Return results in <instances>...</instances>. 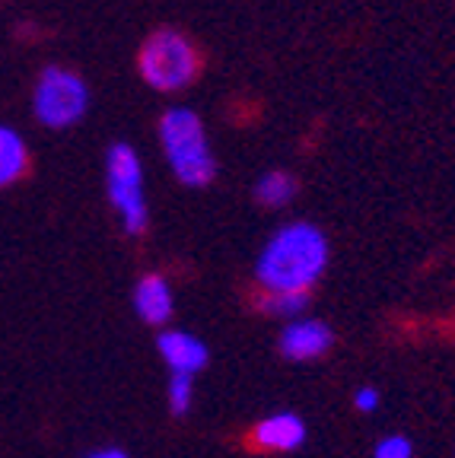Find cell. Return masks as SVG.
<instances>
[{"label": "cell", "instance_id": "obj_9", "mask_svg": "<svg viewBox=\"0 0 455 458\" xmlns=\"http://www.w3.org/2000/svg\"><path fill=\"white\" fill-rule=\"evenodd\" d=\"M131 306H134L137 318L150 328H166L172 322V312H176V296H172V286L166 284L163 274H143L134 286V296H131Z\"/></svg>", "mask_w": 455, "mask_h": 458}, {"label": "cell", "instance_id": "obj_1", "mask_svg": "<svg viewBox=\"0 0 455 458\" xmlns=\"http://www.w3.org/2000/svg\"><path fill=\"white\" fill-rule=\"evenodd\" d=\"M331 245L322 226L293 220L264 242L255 258V280L264 293H313L325 274Z\"/></svg>", "mask_w": 455, "mask_h": 458}, {"label": "cell", "instance_id": "obj_6", "mask_svg": "<svg viewBox=\"0 0 455 458\" xmlns=\"http://www.w3.org/2000/svg\"><path fill=\"white\" fill-rule=\"evenodd\" d=\"M335 347V331L322 318H293L280 328L278 353L290 363H309L322 360Z\"/></svg>", "mask_w": 455, "mask_h": 458}, {"label": "cell", "instance_id": "obj_12", "mask_svg": "<svg viewBox=\"0 0 455 458\" xmlns=\"http://www.w3.org/2000/svg\"><path fill=\"white\" fill-rule=\"evenodd\" d=\"M258 309L270 318L293 322V318H303V312L309 309V293H262Z\"/></svg>", "mask_w": 455, "mask_h": 458}, {"label": "cell", "instance_id": "obj_5", "mask_svg": "<svg viewBox=\"0 0 455 458\" xmlns=\"http://www.w3.org/2000/svg\"><path fill=\"white\" fill-rule=\"evenodd\" d=\"M90 108V86L77 71L61 64H51L39 73V83L32 89V114L51 131H67L83 122Z\"/></svg>", "mask_w": 455, "mask_h": 458}, {"label": "cell", "instance_id": "obj_16", "mask_svg": "<svg viewBox=\"0 0 455 458\" xmlns=\"http://www.w3.org/2000/svg\"><path fill=\"white\" fill-rule=\"evenodd\" d=\"M86 458H131L124 449H115V445H108V449H96V452H90Z\"/></svg>", "mask_w": 455, "mask_h": 458}, {"label": "cell", "instance_id": "obj_15", "mask_svg": "<svg viewBox=\"0 0 455 458\" xmlns=\"http://www.w3.org/2000/svg\"><path fill=\"white\" fill-rule=\"evenodd\" d=\"M354 408L360 411V414H373V411L379 408V392L373 386H360L354 392Z\"/></svg>", "mask_w": 455, "mask_h": 458}, {"label": "cell", "instance_id": "obj_13", "mask_svg": "<svg viewBox=\"0 0 455 458\" xmlns=\"http://www.w3.org/2000/svg\"><path fill=\"white\" fill-rule=\"evenodd\" d=\"M194 404V376H172L169 379V411L172 417H185Z\"/></svg>", "mask_w": 455, "mask_h": 458}, {"label": "cell", "instance_id": "obj_7", "mask_svg": "<svg viewBox=\"0 0 455 458\" xmlns=\"http://www.w3.org/2000/svg\"><path fill=\"white\" fill-rule=\"evenodd\" d=\"M309 429H306V420L293 411H278V414H268L252 427L249 433V443L252 449L258 452H296L303 449L306 443Z\"/></svg>", "mask_w": 455, "mask_h": 458}, {"label": "cell", "instance_id": "obj_10", "mask_svg": "<svg viewBox=\"0 0 455 458\" xmlns=\"http://www.w3.org/2000/svg\"><path fill=\"white\" fill-rule=\"evenodd\" d=\"M29 169V147L26 137L10 124H0V188L13 185Z\"/></svg>", "mask_w": 455, "mask_h": 458}, {"label": "cell", "instance_id": "obj_4", "mask_svg": "<svg viewBox=\"0 0 455 458\" xmlns=\"http://www.w3.org/2000/svg\"><path fill=\"white\" fill-rule=\"evenodd\" d=\"M106 194L112 200L121 229L128 236H143L150 223L147 194H143V163L131 143H112L106 153Z\"/></svg>", "mask_w": 455, "mask_h": 458}, {"label": "cell", "instance_id": "obj_11", "mask_svg": "<svg viewBox=\"0 0 455 458\" xmlns=\"http://www.w3.org/2000/svg\"><path fill=\"white\" fill-rule=\"evenodd\" d=\"M296 191H299L296 179H293L287 169H270L255 182V200L262 208H270V210L287 208V204L296 198Z\"/></svg>", "mask_w": 455, "mask_h": 458}, {"label": "cell", "instance_id": "obj_14", "mask_svg": "<svg viewBox=\"0 0 455 458\" xmlns=\"http://www.w3.org/2000/svg\"><path fill=\"white\" fill-rule=\"evenodd\" d=\"M373 458H414V443L401 433H391V437L379 439Z\"/></svg>", "mask_w": 455, "mask_h": 458}, {"label": "cell", "instance_id": "obj_2", "mask_svg": "<svg viewBox=\"0 0 455 458\" xmlns=\"http://www.w3.org/2000/svg\"><path fill=\"white\" fill-rule=\"evenodd\" d=\"M159 147H163V157L178 185L204 188L214 182L217 157L210 150V140H207L204 122L194 108H166L159 118Z\"/></svg>", "mask_w": 455, "mask_h": 458}, {"label": "cell", "instance_id": "obj_8", "mask_svg": "<svg viewBox=\"0 0 455 458\" xmlns=\"http://www.w3.org/2000/svg\"><path fill=\"white\" fill-rule=\"evenodd\" d=\"M157 351L163 357V363L169 366L172 376H198L210 363L207 344L201 337H194L192 331H182V328L159 331Z\"/></svg>", "mask_w": 455, "mask_h": 458}, {"label": "cell", "instance_id": "obj_3", "mask_svg": "<svg viewBox=\"0 0 455 458\" xmlns=\"http://www.w3.org/2000/svg\"><path fill=\"white\" fill-rule=\"evenodd\" d=\"M137 67L150 89L157 93H178L198 77L201 57L194 45L176 29H157L150 32L137 55Z\"/></svg>", "mask_w": 455, "mask_h": 458}]
</instances>
